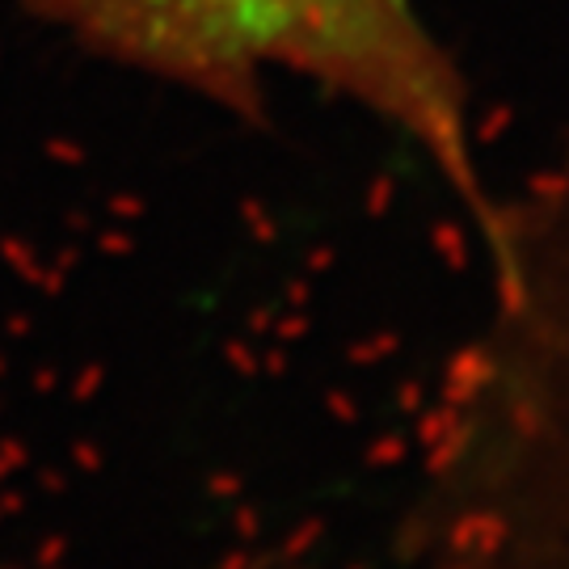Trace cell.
<instances>
[{"label": "cell", "instance_id": "obj_2", "mask_svg": "<svg viewBox=\"0 0 569 569\" xmlns=\"http://www.w3.org/2000/svg\"><path fill=\"white\" fill-rule=\"evenodd\" d=\"M110 60L258 110L266 68H296L401 127L486 224L468 98L409 0H26Z\"/></svg>", "mask_w": 569, "mask_h": 569}, {"label": "cell", "instance_id": "obj_1", "mask_svg": "<svg viewBox=\"0 0 569 569\" xmlns=\"http://www.w3.org/2000/svg\"><path fill=\"white\" fill-rule=\"evenodd\" d=\"M481 232L489 317L451 367L409 549L418 569H569V131Z\"/></svg>", "mask_w": 569, "mask_h": 569}, {"label": "cell", "instance_id": "obj_3", "mask_svg": "<svg viewBox=\"0 0 569 569\" xmlns=\"http://www.w3.org/2000/svg\"><path fill=\"white\" fill-rule=\"evenodd\" d=\"M0 569H4V566H0Z\"/></svg>", "mask_w": 569, "mask_h": 569}]
</instances>
